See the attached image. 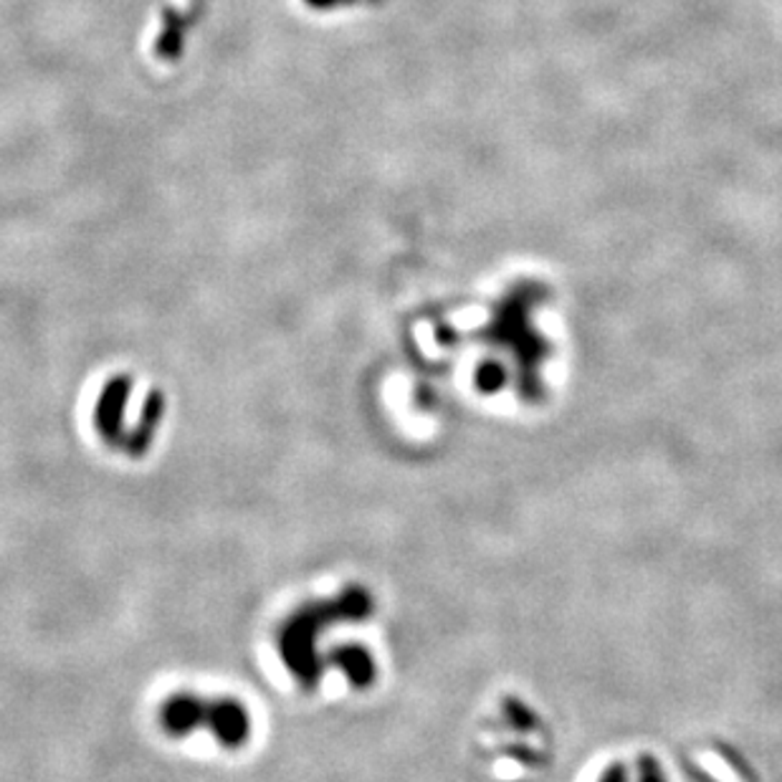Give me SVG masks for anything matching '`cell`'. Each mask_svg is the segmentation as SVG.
I'll use <instances>...</instances> for the list:
<instances>
[{
    "mask_svg": "<svg viewBox=\"0 0 782 782\" xmlns=\"http://www.w3.org/2000/svg\"><path fill=\"white\" fill-rule=\"evenodd\" d=\"M373 613V597L363 587H349L337 601L317 603L309 608H301L297 615H291L279 633V651L287 666L297 674L305 686L311 689L319 679V664L315 641L317 633L327 623L335 621H360Z\"/></svg>",
    "mask_w": 782,
    "mask_h": 782,
    "instance_id": "1",
    "label": "cell"
},
{
    "mask_svg": "<svg viewBox=\"0 0 782 782\" xmlns=\"http://www.w3.org/2000/svg\"><path fill=\"white\" fill-rule=\"evenodd\" d=\"M200 724L210 726V732L216 734L218 742H224V748H241L251 732V720L244 710L241 702L236 699H220V702H206L200 710Z\"/></svg>",
    "mask_w": 782,
    "mask_h": 782,
    "instance_id": "2",
    "label": "cell"
},
{
    "mask_svg": "<svg viewBox=\"0 0 782 782\" xmlns=\"http://www.w3.org/2000/svg\"><path fill=\"white\" fill-rule=\"evenodd\" d=\"M132 380L127 375H117L105 385L102 395H99L95 423L97 430L102 434L107 444H122V418L127 408V398H130Z\"/></svg>",
    "mask_w": 782,
    "mask_h": 782,
    "instance_id": "3",
    "label": "cell"
},
{
    "mask_svg": "<svg viewBox=\"0 0 782 782\" xmlns=\"http://www.w3.org/2000/svg\"><path fill=\"white\" fill-rule=\"evenodd\" d=\"M200 710H204V699L192 696V694H175L165 702L160 720L165 732L175 734V738H182L200 726Z\"/></svg>",
    "mask_w": 782,
    "mask_h": 782,
    "instance_id": "4",
    "label": "cell"
},
{
    "mask_svg": "<svg viewBox=\"0 0 782 782\" xmlns=\"http://www.w3.org/2000/svg\"><path fill=\"white\" fill-rule=\"evenodd\" d=\"M162 410H165V398H162V393H158V390L150 393V398L145 400L140 426H137V428H135V434L125 441L127 454H132V456H142L145 451L150 448L152 438H155V434H158V428H160Z\"/></svg>",
    "mask_w": 782,
    "mask_h": 782,
    "instance_id": "5",
    "label": "cell"
},
{
    "mask_svg": "<svg viewBox=\"0 0 782 782\" xmlns=\"http://www.w3.org/2000/svg\"><path fill=\"white\" fill-rule=\"evenodd\" d=\"M335 666H339L357 689L370 686L375 679V666L370 653L363 646H343L333 653Z\"/></svg>",
    "mask_w": 782,
    "mask_h": 782,
    "instance_id": "6",
    "label": "cell"
},
{
    "mask_svg": "<svg viewBox=\"0 0 782 782\" xmlns=\"http://www.w3.org/2000/svg\"><path fill=\"white\" fill-rule=\"evenodd\" d=\"M311 8H337V6H349V3H360V0H307Z\"/></svg>",
    "mask_w": 782,
    "mask_h": 782,
    "instance_id": "7",
    "label": "cell"
}]
</instances>
